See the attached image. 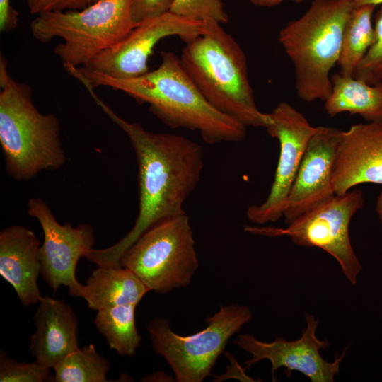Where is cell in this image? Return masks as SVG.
I'll list each match as a JSON object with an SVG mask.
<instances>
[{"label":"cell","instance_id":"cell-27","mask_svg":"<svg viewBox=\"0 0 382 382\" xmlns=\"http://www.w3.org/2000/svg\"><path fill=\"white\" fill-rule=\"evenodd\" d=\"M173 0H132V15L136 24L170 11Z\"/></svg>","mask_w":382,"mask_h":382},{"label":"cell","instance_id":"cell-12","mask_svg":"<svg viewBox=\"0 0 382 382\" xmlns=\"http://www.w3.org/2000/svg\"><path fill=\"white\" fill-rule=\"evenodd\" d=\"M27 212L39 221L43 233L38 254L43 279L54 290L66 286L70 296L80 297L83 284L76 279V270L79 260L93 248V228L87 224L76 228L60 224L41 198L30 199Z\"/></svg>","mask_w":382,"mask_h":382},{"label":"cell","instance_id":"cell-15","mask_svg":"<svg viewBox=\"0 0 382 382\" xmlns=\"http://www.w3.org/2000/svg\"><path fill=\"white\" fill-rule=\"evenodd\" d=\"M382 185V123L352 125L342 131L334 161L332 186L342 195L361 183Z\"/></svg>","mask_w":382,"mask_h":382},{"label":"cell","instance_id":"cell-23","mask_svg":"<svg viewBox=\"0 0 382 382\" xmlns=\"http://www.w3.org/2000/svg\"><path fill=\"white\" fill-rule=\"evenodd\" d=\"M50 379L53 381L50 368L43 366L35 361L33 363L16 361L1 350V382H44L51 381Z\"/></svg>","mask_w":382,"mask_h":382},{"label":"cell","instance_id":"cell-11","mask_svg":"<svg viewBox=\"0 0 382 382\" xmlns=\"http://www.w3.org/2000/svg\"><path fill=\"white\" fill-rule=\"evenodd\" d=\"M269 114L265 128L279 142V161L273 183L264 202L247 209L248 219L255 224L275 222L283 216L286 200L308 144L316 131L305 116L286 102Z\"/></svg>","mask_w":382,"mask_h":382},{"label":"cell","instance_id":"cell-20","mask_svg":"<svg viewBox=\"0 0 382 382\" xmlns=\"http://www.w3.org/2000/svg\"><path fill=\"white\" fill-rule=\"evenodd\" d=\"M374 5L354 6L345 28L340 57V74L353 76L356 68L371 46L375 35L372 24Z\"/></svg>","mask_w":382,"mask_h":382},{"label":"cell","instance_id":"cell-21","mask_svg":"<svg viewBox=\"0 0 382 382\" xmlns=\"http://www.w3.org/2000/svg\"><path fill=\"white\" fill-rule=\"evenodd\" d=\"M133 304L107 307L97 311L95 325L110 349L120 355L132 356L139 347L141 337L135 324Z\"/></svg>","mask_w":382,"mask_h":382},{"label":"cell","instance_id":"cell-29","mask_svg":"<svg viewBox=\"0 0 382 382\" xmlns=\"http://www.w3.org/2000/svg\"><path fill=\"white\" fill-rule=\"evenodd\" d=\"M230 361L226 366V372L220 376H216L214 381H222L229 378H236L242 381H255L253 378L248 376L245 369L236 361V358L230 353L224 352Z\"/></svg>","mask_w":382,"mask_h":382},{"label":"cell","instance_id":"cell-3","mask_svg":"<svg viewBox=\"0 0 382 382\" xmlns=\"http://www.w3.org/2000/svg\"><path fill=\"white\" fill-rule=\"evenodd\" d=\"M0 54V144L6 170L16 180H28L42 170L66 163L61 126L54 113L35 106L33 89L13 79Z\"/></svg>","mask_w":382,"mask_h":382},{"label":"cell","instance_id":"cell-5","mask_svg":"<svg viewBox=\"0 0 382 382\" xmlns=\"http://www.w3.org/2000/svg\"><path fill=\"white\" fill-rule=\"evenodd\" d=\"M352 0H313L298 19L280 31L279 41L291 60L297 96L310 103L332 91L330 71L340 57Z\"/></svg>","mask_w":382,"mask_h":382},{"label":"cell","instance_id":"cell-30","mask_svg":"<svg viewBox=\"0 0 382 382\" xmlns=\"http://www.w3.org/2000/svg\"><path fill=\"white\" fill-rule=\"evenodd\" d=\"M252 4L263 7H272L277 6L285 1H291L295 3H301L305 0H249Z\"/></svg>","mask_w":382,"mask_h":382},{"label":"cell","instance_id":"cell-4","mask_svg":"<svg viewBox=\"0 0 382 382\" xmlns=\"http://www.w3.org/2000/svg\"><path fill=\"white\" fill-rule=\"evenodd\" d=\"M205 23L204 33L183 48V67L216 110L245 127L266 128L270 116L255 103L245 52L220 23Z\"/></svg>","mask_w":382,"mask_h":382},{"label":"cell","instance_id":"cell-31","mask_svg":"<svg viewBox=\"0 0 382 382\" xmlns=\"http://www.w3.org/2000/svg\"><path fill=\"white\" fill-rule=\"evenodd\" d=\"M163 379H166V381H168V376L165 373L157 372V373H154V374L147 375L142 381H163L164 380Z\"/></svg>","mask_w":382,"mask_h":382},{"label":"cell","instance_id":"cell-18","mask_svg":"<svg viewBox=\"0 0 382 382\" xmlns=\"http://www.w3.org/2000/svg\"><path fill=\"white\" fill-rule=\"evenodd\" d=\"M150 290L129 270L120 267L98 266L86 284L80 297L89 308L98 311L107 307L137 306Z\"/></svg>","mask_w":382,"mask_h":382},{"label":"cell","instance_id":"cell-32","mask_svg":"<svg viewBox=\"0 0 382 382\" xmlns=\"http://www.w3.org/2000/svg\"><path fill=\"white\" fill-rule=\"evenodd\" d=\"M354 6L363 5H374L377 6L382 4V0H352Z\"/></svg>","mask_w":382,"mask_h":382},{"label":"cell","instance_id":"cell-24","mask_svg":"<svg viewBox=\"0 0 382 382\" xmlns=\"http://www.w3.org/2000/svg\"><path fill=\"white\" fill-rule=\"evenodd\" d=\"M374 40L353 76L369 84L382 82V6L374 18Z\"/></svg>","mask_w":382,"mask_h":382},{"label":"cell","instance_id":"cell-6","mask_svg":"<svg viewBox=\"0 0 382 382\" xmlns=\"http://www.w3.org/2000/svg\"><path fill=\"white\" fill-rule=\"evenodd\" d=\"M132 0H98L81 10L41 13L30 28L41 43L62 42L54 53L64 67H86L103 51L124 38L136 25Z\"/></svg>","mask_w":382,"mask_h":382},{"label":"cell","instance_id":"cell-7","mask_svg":"<svg viewBox=\"0 0 382 382\" xmlns=\"http://www.w3.org/2000/svg\"><path fill=\"white\" fill-rule=\"evenodd\" d=\"M120 265L158 294L187 286L199 261L186 213L152 226L124 253Z\"/></svg>","mask_w":382,"mask_h":382},{"label":"cell","instance_id":"cell-13","mask_svg":"<svg viewBox=\"0 0 382 382\" xmlns=\"http://www.w3.org/2000/svg\"><path fill=\"white\" fill-rule=\"evenodd\" d=\"M306 324L301 337L290 341L277 337L272 342H266L248 333L239 335L234 342L252 356L251 359L245 361V368L267 359L272 364L273 381H275V372L280 368H284L287 374L292 371H299L312 382L334 381L348 346L333 361L325 360L320 350L329 347L330 342L318 338L316 329L318 320L314 316L306 313Z\"/></svg>","mask_w":382,"mask_h":382},{"label":"cell","instance_id":"cell-2","mask_svg":"<svg viewBox=\"0 0 382 382\" xmlns=\"http://www.w3.org/2000/svg\"><path fill=\"white\" fill-rule=\"evenodd\" d=\"M159 66L135 78L120 79L86 67L65 70L83 85L92 88L106 86L120 91L138 103H146L149 111L166 125L197 131L206 144L240 142L246 127L220 112L203 96L175 53L162 51Z\"/></svg>","mask_w":382,"mask_h":382},{"label":"cell","instance_id":"cell-9","mask_svg":"<svg viewBox=\"0 0 382 382\" xmlns=\"http://www.w3.org/2000/svg\"><path fill=\"white\" fill-rule=\"evenodd\" d=\"M364 204L362 191L350 190L308 210L285 228L246 226L245 231L267 236H287L297 245L319 248L337 261L345 277L354 285L362 266L351 243L349 224Z\"/></svg>","mask_w":382,"mask_h":382},{"label":"cell","instance_id":"cell-25","mask_svg":"<svg viewBox=\"0 0 382 382\" xmlns=\"http://www.w3.org/2000/svg\"><path fill=\"white\" fill-rule=\"evenodd\" d=\"M170 12L188 19L226 23L228 16L221 0H173Z\"/></svg>","mask_w":382,"mask_h":382},{"label":"cell","instance_id":"cell-1","mask_svg":"<svg viewBox=\"0 0 382 382\" xmlns=\"http://www.w3.org/2000/svg\"><path fill=\"white\" fill-rule=\"evenodd\" d=\"M86 88L103 111L127 136L138 166L139 212L132 228L112 245L91 249L85 256L98 266L120 267L124 253L158 221L186 213L183 205L204 167L202 147L181 135L152 132L117 115L90 86Z\"/></svg>","mask_w":382,"mask_h":382},{"label":"cell","instance_id":"cell-10","mask_svg":"<svg viewBox=\"0 0 382 382\" xmlns=\"http://www.w3.org/2000/svg\"><path fill=\"white\" fill-rule=\"evenodd\" d=\"M206 23L170 11L137 23L120 41L96 56L86 68L120 79L140 76L158 42L178 36L185 43L204 33Z\"/></svg>","mask_w":382,"mask_h":382},{"label":"cell","instance_id":"cell-16","mask_svg":"<svg viewBox=\"0 0 382 382\" xmlns=\"http://www.w3.org/2000/svg\"><path fill=\"white\" fill-rule=\"evenodd\" d=\"M40 247L35 233L23 226H11L0 233V274L24 306L40 303L43 298L37 284Z\"/></svg>","mask_w":382,"mask_h":382},{"label":"cell","instance_id":"cell-22","mask_svg":"<svg viewBox=\"0 0 382 382\" xmlns=\"http://www.w3.org/2000/svg\"><path fill=\"white\" fill-rule=\"evenodd\" d=\"M53 369L56 382H105L110 363L90 344L68 354Z\"/></svg>","mask_w":382,"mask_h":382},{"label":"cell","instance_id":"cell-26","mask_svg":"<svg viewBox=\"0 0 382 382\" xmlns=\"http://www.w3.org/2000/svg\"><path fill=\"white\" fill-rule=\"evenodd\" d=\"M98 0H27L31 14L38 15L48 11L81 10Z\"/></svg>","mask_w":382,"mask_h":382},{"label":"cell","instance_id":"cell-33","mask_svg":"<svg viewBox=\"0 0 382 382\" xmlns=\"http://www.w3.org/2000/svg\"><path fill=\"white\" fill-rule=\"evenodd\" d=\"M376 212L382 226V192L379 194L376 200Z\"/></svg>","mask_w":382,"mask_h":382},{"label":"cell","instance_id":"cell-19","mask_svg":"<svg viewBox=\"0 0 382 382\" xmlns=\"http://www.w3.org/2000/svg\"><path fill=\"white\" fill-rule=\"evenodd\" d=\"M332 91L325 101L328 115H359L367 122L382 123V82L369 84L340 73L331 76Z\"/></svg>","mask_w":382,"mask_h":382},{"label":"cell","instance_id":"cell-8","mask_svg":"<svg viewBox=\"0 0 382 382\" xmlns=\"http://www.w3.org/2000/svg\"><path fill=\"white\" fill-rule=\"evenodd\" d=\"M252 317L248 306L230 304L207 317V327L192 335L175 333L163 317L154 318L146 328L155 352L165 359L176 381L202 382L212 375L228 340Z\"/></svg>","mask_w":382,"mask_h":382},{"label":"cell","instance_id":"cell-14","mask_svg":"<svg viewBox=\"0 0 382 382\" xmlns=\"http://www.w3.org/2000/svg\"><path fill=\"white\" fill-rule=\"evenodd\" d=\"M342 133L336 127H316L286 200L283 214L285 224L335 195L332 173Z\"/></svg>","mask_w":382,"mask_h":382},{"label":"cell","instance_id":"cell-17","mask_svg":"<svg viewBox=\"0 0 382 382\" xmlns=\"http://www.w3.org/2000/svg\"><path fill=\"white\" fill-rule=\"evenodd\" d=\"M33 320L36 329L30 338L29 349L42 366L53 369L79 347L77 316L62 300L43 296Z\"/></svg>","mask_w":382,"mask_h":382},{"label":"cell","instance_id":"cell-28","mask_svg":"<svg viewBox=\"0 0 382 382\" xmlns=\"http://www.w3.org/2000/svg\"><path fill=\"white\" fill-rule=\"evenodd\" d=\"M18 12L11 6V0H0V31L10 33L18 24Z\"/></svg>","mask_w":382,"mask_h":382}]
</instances>
